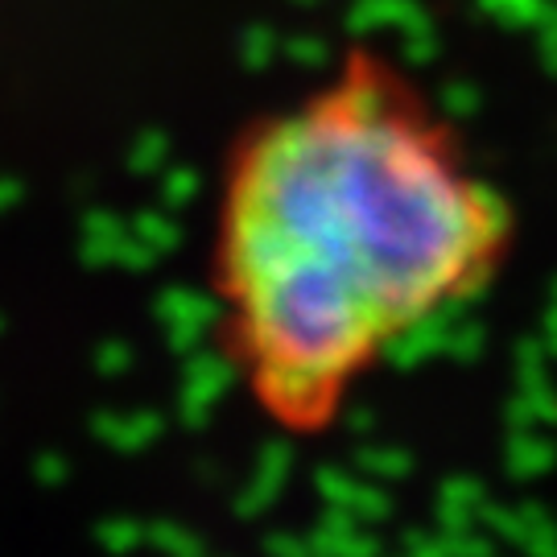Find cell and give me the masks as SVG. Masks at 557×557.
Instances as JSON below:
<instances>
[{"mask_svg": "<svg viewBox=\"0 0 557 557\" xmlns=\"http://www.w3.org/2000/svg\"><path fill=\"white\" fill-rule=\"evenodd\" d=\"M517 211L400 59L351 46L223 161L211 298L252 409L319 438L405 343L508 269Z\"/></svg>", "mask_w": 557, "mask_h": 557, "instance_id": "obj_1", "label": "cell"}]
</instances>
